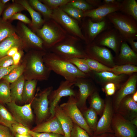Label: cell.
Segmentation results:
<instances>
[{
  "label": "cell",
  "mask_w": 137,
  "mask_h": 137,
  "mask_svg": "<svg viewBox=\"0 0 137 137\" xmlns=\"http://www.w3.org/2000/svg\"><path fill=\"white\" fill-rule=\"evenodd\" d=\"M44 60L50 71L63 77L66 80L75 81L78 79L87 78L89 76V74L81 72L67 59L60 56L52 55Z\"/></svg>",
  "instance_id": "obj_1"
},
{
  "label": "cell",
  "mask_w": 137,
  "mask_h": 137,
  "mask_svg": "<svg viewBox=\"0 0 137 137\" xmlns=\"http://www.w3.org/2000/svg\"><path fill=\"white\" fill-rule=\"evenodd\" d=\"M106 18L118 31L124 41L137 39V21L132 17L117 11Z\"/></svg>",
  "instance_id": "obj_2"
},
{
  "label": "cell",
  "mask_w": 137,
  "mask_h": 137,
  "mask_svg": "<svg viewBox=\"0 0 137 137\" xmlns=\"http://www.w3.org/2000/svg\"><path fill=\"white\" fill-rule=\"evenodd\" d=\"M53 90L52 87H48L34 97L31 104L35 114L38 125L48 119L50 116L48 96Z\"/></svg>",
  "instance_id": "obj_3"
},
{
  "label": "cell",
  "mask_w": 137,
  "mask_h": 137,
  "mask_svg": "<svg viewBox=\"0 0 137 137\" xmlns=\"http://www.w3.org/2000/svg\"><path fill=\"white\" fill-rule=\"evenodd\" d=\"M76 96H69L67 101L60 106L73 122L84 130L90 137L93 136V132L86 123L81 111L77 105Z\"/></svg>",
  "instance_id": "obj_4"
},
{
  "label": "cell",
  "mask_w": 137,
  "mask_h": 137,
  "mask_svg": "<svg viewBox=\"0 0 137 137\" xmlns=\"http://www.w3.org/2000/svg\"><path fill=\"white\" fill-rule=\"evenodd\" d=\"M124 41L118 30L114 27L103 31L95 39L93 42L96 44L106 46L112 49L117 55L121 44Z\"/></svg>",
  "instance_id": "obj_5"
},
{
  "label": "cell",
  "mask_w": 137,
  "mask_h": 137,
  "mask_svg": "<svg viewBox=\"0 0 137 137\" xmlns=\"http://www.w3.org/2000/svg\"><path fill=\"white\" fill-rule=\"evenodd\" d=\"M75 81L65 80L61 81L56 89L53 90L48 96L51 118L54 116V109L61 98L66 96H76L77 93L73 89Z\"/></svg>",
  "instance_id": "obj_6"
},
{
  "label": "cell",
  "mask_w": 137,
  "mask_h": 137,
  "mask_svg": "<svg viewBox=\"0 0 137 137\" xmlns=\"http://www.w3.org/2000/svg\"><path fill=\"white\" fill-rule=\"evenodd\" d=\"M32 100L23 106L18 105L13 101L6 104L16 121L29 128L34 120L31 108Z\"/></svg>",
  "instance_id": "obj_7"
},
{
  "label": "cell",
  "mask_w": 137,
  "mask_h": 137,
  "mask_svg": "<svg viewBox=\"0 0 137 137\" xmlns=\"http://www.w3.org/2000/svg\"><path fill=\"white\" fill-rule=\"evenodd\" d=\"M111 127L114 133L118 137H136L137 127L119 113L114 112Z\"/></svg>",
  "instance_id": "obj_8"
},
{
  "label": "cell",
  "mask_w": 137,
  "mask_h": 137,
  "mask_svg": "<svg viewBox=\"0 0 137 137\" xmlns=\"http://www.w3.org/2000/svg\"><path fill=\"white\" fill-rule=\"evenodd\" d=\"M86 51L88 58L96 60L108 67H113L115 66L112 54L105 47L98 45L93 41L90 43Z\"/></svg>",
  "instance_id": "obj_9"
},
{
  "label": "cell",
  "mask_w": 137,
  "mask_h": 137,
  "mask_svg": "<svg viewBox=\"0 0 137 137\" xmlns=\"http://www.w3.org/2000/svg\"><path fill=\"white\" fill-rule=\"evenodd\" d=\"M114 112L112 101L109 97L105 101V106L102 114L98 121L93 136L104 133H114L111 127L113 114Z\"/></svg>",
  "instance_id": "obj_10"
},
{
  "label": "cell",
  "mask_w": 137,
  "mask_h": 137,
  "mask_svg": "<svg viewBox=\"0 0 137 137\" xmlns=\"http://www.w3.org/2000/svg\"><path fill=\"white\" fill-rule=\"evenodd\" d=\"M112 27L111 24L107 18L97 22H93L90 18L86 24L84 39L87 43L90 44L101 32Z\"/></svg>",
  "instance_id": "obj_11"
},
{
  "label": "cell",
  "mask_w": 137,
  "mask_h": 137,
  "mask_svg": "<svg viewBox=\"0 0 137 137\" xmlns=\"http://www.w3.org/2000/svg\"><path fill=\"white\" fill-rule=\"evenodd\" d=\"M121 3L114 4H102L97 8L83 11L84 17L90 18L94 22L100 21L109 14L119 11Z\"/></svg>",
  "instance_id": "obj_12"
},
{
  "label": "cell",
  "mask_w": 137,
  "mask_h": 137,
  "mask_svg": "<svg viewBox=\"0 0 137 137\" xmlns=\"http://www.w3.org/2000/svg\"><path fill=\"white\" fill-rule=\"evenodd\" d=\"M87 78H80L75 81L74 85L79 88L77 96V105L81 111L87 108L86 101L88 97L95 91Z\"/></svg>",
  "instance_id": "obj_13"
},
{
  "label": "cell",
  "mask_w": 137,
  "mask_h": 137,
  "mask_svg": "<svg viewBox=\"0 0 137 137\" xmlns=\"http://www.w3.org/2000/svg\"><path fill=\"white\" fill-rule=\"evenodd\" d=\"M137 82L136 74L132 75L119 89L112 101L114 112L124 98L128 95L133 94L136 91Z\"/></svg>",
  "instance_id": "obj_14"
},
{
  "label": "cell",
  "mask_w": 137,
  "mask_h": 137,
  "mask_svg": "<svg viewBox=\"0 0 137 137\" xmlns=\"http://www.w3.org/2000/svg\"><path fill=\"white\" fill-rule=\"evenodd\" d=\"M132 95H128L124 98L114 112L129 121L137 117V103L133 100Z\"/></svg>",
  "instance_id": "obj_15"
},
{
  "label": "cell",
  "mask_w": 137,
  "mask_h": 137,
  "mask_svg": "<svg viewBox=\"0 0 137 137\" xmlns=\"http://www.w3.org/2000/svg\"><path fill=\"white\" fill-rule=\"evenodd\" d=\"M52 16L64 25L81 38L84 39V36L77 22L68 15L61 9L59 8L56 9L52 13Z\"/></svg>",
  "instance_id": "obj_16"
},
{
  "label": "cell",
  "mask_w": 137,
  "mask_h": 137,
  "mask_svg": "<svg viewBox=\"0 0 137 137\" xmlns=\"http://www.w3.org/2000/svg\"><path fill=\"white\" fill-rule=\"evenodd\" d=\"M43 62L41 57L37 55H32L30 60L29 68L38 79H46L50 71Z\"/></svg>",
  "instance_id": "obj_17"
},
{
  "label": "cell",
  "mask_w": 137,
  "mask_h": 137,
  "mask_svg": "<svg viewBox=\"0 0 137 137\" xmlns=\"http://www.w3.org/2000/svg\"><path fill=\"white\" fill-rule=\"evenodd\" d=\"M31 130L37 133H53L64 135L61 124L55 115L45 122L37 125Z\"/></svg>",
  "instance_id": "obj_18"
},
{
  "label": "cell",
  "mask_w": 137,
  "mask_h": 137,
  "mask_svg": "<svg viewBox=\"0 0 137 137\" xmlns=\"http://www.w3.org/2000/svg\"><path fill=\"white\" fill-rule=\"evenodd\" d=\"M55 49L56 50L62 55L61 57L67 59L75 57L83 58H88L86 53L73 45H60L57 46Z\"/></svg>",
  "instance_id": "obj_19"
},
{
  "label": "cell",
  "mask_w": 137,
  "mask_h": 137,
  "mask_svg": "<svg viewBox=\"0 0 137 137\" xmlns=\"http://www.w3.org/2000/svg\"><path fill=\"white\" fill-rule=\"evenodd\" d=\"M116 59L124 64L134 65L137 62V54L130 47L127 42L122 43Z\"/></svg>",
  "instance_id": "obj_20"
},
{
  "label": "cell",
  "mask_w": 137,
  "mask_h": 137,
  "mask_svg": "<svg viewBox=\"0 0 137 137\" xmlns=\"http://www.w3.org/2000/svg\"><path fill=\"white\" fill-rule=\"evenodd\" d=\"M54 115L59 121L64 133V137H71L73 122L60 106L57 105L54 109Z\"/></svg>",
  "instance_id": "obj_21"
},
{
  "label": "cell",
  "mask_w": 137,
  "mask_h": 137,
  "mask_svg": "<svg viewBox=\"0 0 137 137\" xmlns=\"http://www.w3.org/2000/svg\"><path fill=\"white\" fill-rule=\"evenodd\" d=\"M23 45L21 39L15 33L0 42V58L6 56L8 52L14 47H19Z\"/></svg>",
  "instance_id": "obj_22"
},
{
  "label": "cell",
  "mask_w": 137,
  "mask_h": 137,
  "mask_svg": "<svg viewBox=\"0 0 137 137\" xmlns=\"http://www.w3.org/2000/svg\"><path fill=\"white\" fill-rule=\"evenodd\" d=\"M95 74L98 80L102 83L106 84L108 83H113L118 87L125 76V74L117 75L111 72L108 71L95 72Z\"/></svg>",
  "instance_id": "obj_23"
},
{
  "label": "cell",
  "mask_w": 137,
  "mask_h": 137,
  "mask_svg": "<svg viewBox=\"0 0 137 137\" xmlns=\"http://www.w3.org/2000/svg\"><path fill=\"white\" fill-rule=\"evenodd\" d=\"M25 78L22 75L19 78L10 85L12 101L16 102H22V96Z\"/></svg>",
  "instance_id": "obj_24"
},
{
  "label": "cell",
  "mask_w": 137,
  "mask_h": 137,
  "mask_svg": "<svg viewBox=\"0 0 137 137\" xmlns=\"http://www.w3.org/2000/svg\"><path fill=\"white\" fill-rule=\"evenodd\" d=\"M37 80H30L25 82L23 89L22 102L26 104L30 102L34 97Z\"/></svg>",
  "instance_id": "obj_25"
},
{
  "label": "cell",
  "mask_w": 137,
  "mask_h": 137,
  "mask_svg": "<svg viewBox=\"0 0 137 137\" xmlns=\"http://www.w3.org/2000/svg\"><path fill=\"white\" fill-rule=\"evenodd\" d=\"M119 11L123 14L132 17L137 21V2L135 0L122 1Z\"/></svg>",
  "instance_id": "obj_26"
},
{
  "label": "cell",
  "mask_w": 137,
  "mask_h": 137,
  "mask_svg": "<svg viewBox=\"0 0 137 137\" xmlns=\"http://www.w3.org/2000/svg\"><path fill=\"white\" fill-rule=\"evenodd\" d=\"M90 107L94 110L101 117L103 112L105 101L100 96L95 90L88 98Z\"/></svg>",
  "instance_id": "obj_27"
},
{
  "label": "cell",
  "mask_w": 137,
  "mask_h": 137,
  "mask_svg": "<svg viewBox=\"0 0 137 137\" xmlns=\"http://www.w3.org/2000/svg\"><path fill=\"white\" fill-rule=\"evenodd\" d=\"M19 3L29 12L32 18L31 23L34 27L38 29L42 25L44 20L40 14L33 9L27 1L20 0L19 1Z\"/></svg>",
  "instance_id": "obj_28"
},
{
  "label": "cell",
  "mask_w": 137,
  "mask_h": 137,
  "mask_svg": "<svg viewBox=\"0 0 137 137\" xmlns=\"http://www.w3.org/2000/svg\"><path fill=\"white\" fill-rule=\"evenodd\" d=\"M80 111L86 123L94 133L98 121V115L94 110L90 107H87Z\"/></svg>",
  "instance_id": "obj_29"
},
{
  "label": "cell",
  "mask_w": 137,
  "mask_h": 137,
  "mask_svg": "<svg viewBox=\"0 0 137 137\" xmlns=\"http://www.w3.org/2000/svg\"><path fill=\"white\" fill-rule=\"evenodd\" d=\"M22 31L24 37L29 43L37 47L42 48V40L24 24L21 25Z\"/></svg>",
  "instance_id": "obj_30"
},
{
  "label": "cell",
  "mask_w": 137,
  "mask_h": 137,
  "mask_svg": "<svg viewBox=\"0 0 137 137\" xmlns=\"http://www.w3.org/2000/svg\"><path fill=\"white\" fill-rule=\"evenodd\" d=\"M17 123L11 113L3 104H0V124L8 127L12 131V125Z\"/></svg>",
  "instance_id": "obj_31"
},
{
  "label": "cell",
  "mask_w": 137,
  "mask_h": 137,
  "mask_svg": "<svg viewBox=\"0 0 137 137\" xmlns=\"http://www.w3.org/2000/svg\"><path fill=\"white\" fill-rule=\"evenodd\" d=\"M37 31L42 38L47 43L51 44L58 38V35L53 29L45 25L40 29H37Z\"/></svg>",
  "instance_id": "obj_32"
},
{
  "label": "cell",
  "mask_w": 137,
  "mask_h": 137,
  "mask_svg": "<svg viewBox=\"0 0 137 137\" xmlns=\"http://www.w3.org/2000/svg\"><path fill=\"white\" fill-rule=\"evenodd\" d=\"M11 101L10 85L4 81L0 83V104H6Z\"/></svg>",
  "instance_id": "obj_33"
},
{
  "label": "cell",
  "mask_w": 137,
  "mask_h": 137,
  "mask_svg": "<svg viewBox=\"0 0 137 137\" xmlns=\"http://www.w3.org/2000/svg\"><path fill=\"white\" fill-rule=\"evenodd\" d=\"M137 72V67L130 64L115 66L111 68V71L117 75L131 74Z\"/></svg>",
  "instance_id": "obj_34"
},
{
  "label": "cell",
  "mask_w": 137,
  "mask_h": 137,
  "mask_svg": "<svg viewBox=\"0 0 137 137\" xmlns=\"http://www.w3.org/2000/svg\"><path fill=\"white\" fill-rule=\"evenodd\" d=\"M15 33V30L11 24L0 18V42Z\"/></svg>",
  "instance_id": "obj_35"
},
{
  "label": "cell",
  "mask_w": 137,
  "mask_h": 137,
  "mask_svg": "<svg viewBox=\"0 0 137 137\" xmlns=\"http://www.w3.org/2000/svg\"><path fill=\"white\" fill-rule=\"evenodd\" d=\"M24 69V65H18L3 78L7 82L12 83L16 81L22 75Z\"/></svg>",
  "instance_id": "obj_36"
},
{
  "label": "cell",
  "mask_w": 137,
  "mask_h": 137,
  "mask_svg": "<svg viewBox=\"0 0 137 137\" xmlns=\"http://www.w3.org/2000/svg\"><path fill=\"white\" fill-rule=\"evenodd\" d=\"M85 59L91 71L96 72L111 71V68L108 67L96 60L89 58Z\"/></svg>",
  "instance_id": "obj_37"
},
{
  "label": "cell",
  "mask_w": 137,
  "mask_h": 137,
  "mask_svg": "<svg viewBox=\"0 0 137 137\" xmlns=\"http://www.w3.org/2000/svg\"><path fill=\"white\" fill-rule=\"evenodd\" d=\"M61 9L66 13L77 20H80L84 17L83 11L73 6L69 3L61 6Z\"/></svg>",
  "instance_id": "obj_38"
},
{
  "label": "cell",
  "mask_w": 137,
  "mask_h": 137,
  "mask_svg": "<svg viewBox=\"0 0 137 137\" xmlns=\"http://www.w3.org/2000/svg\"><path fill=\"white\" fill-rule=\"evenodd\" d=\"M29 4L45 16L50 17L52 16V10L48 7L37 0H30Z\"/></svg>",
  "instance_id": "obj_39"
},
{
  "label": "cell",
  "mask_w": 137,
  "mask_h": 137,
  "mask_svg": "<svg viewBox=\"0 0 137 137\" xmlns=\"http://www.w3.org/2000/svg\"><path fill=\"white\" fill-rule=\"evenodd\" d=\"M67 60L84 73L89 74L91 71L85 58L75 57Z\"/></svg>",
  "instance_id": "obj_40"
},
{
  "label": "cell",
  "mask_w": 137,
  "mask_h": 137,
  "mask_svg": "<svg viewBox=\"0 0 137 137\" xmlns=\"http://www.w3.org/2000/svg\"><path fill=\"white\" fill-rule=\"evenodd\" d=\"M25 8L19 4H14L8 7L4 11L3 20L7 21L14 14L24 10Z\"/></svg>",
  "instance_id": "obj_41"
},
{
  "label": "cell",
  "mask_w": 137,
  "mask_h": 137,
  "mask_svg": "<svg viewBox=\"0 0 137 137\" xmlns=\"http://www.w3.org/2000/svg\"><path fill=\"white\" fill-rule=\"evenodd\" d=\"M71 137H90L87 132L78 125L73 122L70 134Z\"/></svg>",
  "instance_id": "obj_42"
},
{
  "label": "cell",
  "mask_w": 137,
  "mask_h": 137,
  "mask_svg": "<svg viewBox=\"0 0 137 137\" xmlns=\"http://www.w3.org/2000/svg\"><path fill=\"white\" fill-rule=\"evenodd\" d=\"M71 5L83 11L95 8L83 0H77L69 3Z\"/></svg>",
  "instance_id": "obj_43"
},
{
  "label": "cell",
  "mask_w": 137,
  "mask_h": 137,
  "mask_svg": "<svg viewBox=\"0 0 137 137\" xmlns=\"http://www.w3.org/2000/svg\"><path fill=\"white\" fill-rule=\"evenodd\" d=\"M12 131L14 134H29L30 129L29 128L23 125L17 123L12 126Z\"/></svg>",
  "instance_id": "obj_44"
},
{
  "label": "cell",
  "mask_w": 137,
  "mask_h": 137,
  "mask_svg": "<svg viewBox=\"0 0 137 137\" xmlns=\"http://www.w3.org/2000/svg\"><path fill=\"white\" fill-rule=\"evenodd\" d=\"M43 1L49 6L54 7L61 6L71 1L69 0H45Z\"/></svg>",
  "instance_id": "obj_45"
},
{
  "label": "cell",
  "mask_w": 137,
  "mask_h": 137,
  "mask_svg": "<svg viewBox=\"0 0 137 137\" xmlns=\"http://www.w3.org/2000/svg\"><path fill=\"white\" fill-rule=\"evenodd\" d=\"M13 65L12 57L6 56L0 58V67H7Z\"/></svg>",
  "instance_id": "obj_46"
},
{
  "label": "cell",
  "mask_w": 137,
  "mask_h": 137,
  "mask_svg": "<svg viewBox=\"0 0 137 137\" xmlns=\"http://www.w3.org/2000/svg\"><path fill=\"white\" fill-rule=\"evenodd\" d=\"M29 133L33 137H64L63 135L53 133L35 132L31 130Z\"/></svg>",
  "instance_id": "obj_47"
},
{
  "label": "cell",
  "mask_w": 137,
  "mask_h": 137,
  "mask_svg": "<svg viewBox=\"0 0 137 137\" xmlns=\"http://www.w3.org/2000/svg\"><path fill=\"white\" fill-rule=\"evenodd\" d=\"M0 137H15L8 127L0 124Z\"/></svg>",
  "instance_id": "obj_48"
},
{
  "label": "cell",
  "mask_w": 137,
  "mask_h": 137,
  "mask_svg": "<svg viewBox=\"0 0 137 137\" xmlns=\"http://www.w3.org/2000/svg\"><path fill=\"white\" fill-rule=\"evenodd\" d=\"M11 20H18L24 23L30 24L31 23L30 20L25 15L18 13L13 15L10 19Z\"/></svg>",
  "instance_id": "obj_49"
},
{
  "label": "cell",
  "mask_w": 137,
  "mask_h": 137,
  "mask_svg": "<svg viewBox=\"0 0 137 137\" xmlns=\"http://www.w3.org/2000/svg\"><path fill=\"white\" fill-rule=\"evenodd\" d=\"M17 66L13 65L7 67H0V80Z\"/></svg>",
  "instance_id": "obj_50"
},
{
  "label": "cell",
  "mask_w": 137,
  "mask_h": 137,
  "mask_svg": "<svg viewBox=\"0 0 137 137\" xmlns=\"http://www.w3.org/2000/svg\"><path fill=\"white\" fill-rule=\"evenodd\" d=\"M21 52H18L12 57L13 62V65H18L21 57Z\"/></svg>",
  "instance_id": "obj_51"
},
{
  "label": "cell",
  "mask_w": 137,
  "mask_h": 137,
  "mask_svg": "<svg viewBox=\"0 0 137 137\" xmlns=\"http://www.w3.org/2000/svg\"><path fill=\"white\" fill-rule=\"evenodd\" d=\"M87 2L95 8H97L102 4L101 0H88Z\"/></svg>",
  "instance_id": "obj_52"
},
{
  "label": "cell",
  "mask_w": 137,
  "mask_h": 137,
  "mask_svg": "<svg viewBox=\"0 0 137 137\" xmlns=\"http://www.w3.org/2000/svg\"><path fill=\"white\" fill-rule=\"evenodd\" d=\"M19 48L17 47H14L12 48L8 52L6 55L12 57L19 51Z\"/></svg>",
  "instance_id": "obj_53"
},
{
  "label": "cell",
  "mask_w": 137,
  "mask_h": 137,
  "mask_svg": "<svg viewBox=\"0 0 137 137\" xmlns=\"http://www.w3.org/2000/svg\"><path fill=\"white\" fill-rule=\"evenodd\" d=\"M134 40H131L127 41L131 45L132 49L135 52H137V42L134 41Z\"/></svg>",
  "instance_id": "obj_54"
},
{
  "label": "cell",
  "mask_w": 137,
  "mask_h": 137,
  "mask_svg": "<svg viewBox=\"0 0 137 137\" xmlns=\"http://www.w3.org/2000/svg\"><path fill=\"white\" fill-rule=\"evenodd\" d=\"M92 137H118L114 133H104L100 135L93 136Z\"/></svg>",
  "instance_id": "obj_55"
},
{
  "label": "cell",
  "mask_w": 137,
  "mask_h": 137,
  "mask_svg": "<svg viewBox=\"0 0 137 137\" xmlns=\"http://www.w3.org/2000/svg\"><path fill=\"white\" fill-rule=\"evenodd\" d=\"M117 87L116 85L113 83H108L106 84L104 87V91H105L108 89L116 88Z\"/></svg>",
  "instance_id": "obj_56"
},
{
  "label": "cell",
  "mask_w": 137,
  "mask_h": 137,
  "mask_svg": "<svg viewBox=\"0 0 137 137\" xmlns=\"http://www.w3.org/2000/svg\"><path fill=\"white\" fill-rule=\"evenodd\" d=\"M121 1L119 0H104L102 1V3L106 4H114L120 3Z\"/></svg>",
  "instance_id": "obj_57"
},
{
  "label": "cell",
  "mask_w": 137,
  "mask_h": 137,
  "mask_svg": "<svg viewBox=\"0 0 137 137\" xmlns=\"http://www.w3.org/2000/svg\"><path fill=\"white\" fill-rule=\"evenodd\" d=\"M116 89V88L106 90L105 91L108 96H111L115 93Z\"/></svg>",
  "instance_id": "obj_58"
},
{
  "label": "cell",
  "mask_w": 137,
  "mask_h": 137,
  "mask_svg": "<svg viewBox=\"0 0 137 137\" xmlns=\"http://www.w3.org/2000/svg\"><path fill=\"white\" fill-rule=\"evenodd\" d=\"M15 137H33L30 134H14Z\"/></svg>",
  "instance_id": "obj_59"
},
{
  "label": "cell",
  "mask_w": 137,
  "mask_h": 137,
  "mask_svg": "<svg viewBox=\"0 0 137 137\" xmlns=\"http://www.w3.org/2000/svg\"><path fill=\"white\" fill-rule=\"evenodd\" d=\"M130 122L133 125L137 127V117H136L132 119Z\"/></svg>",
  "instance_id": "obj_60"
},
{
  "label": "cell",
  "mask_w": 137,
  "mask_h": 137,
  "mask_svg": "<svg viewBox=\"0 0 137 137\" xmlns=\"http://www.w3.org/2000/svg\"><path fill=\"white\" fill-rule=\"evenodd\" d=\"M132 98L133 100L137 102V91H136L132 95Z\"/></svg>",
  "instance_id": "obj_61"
},
{
  "label": "cell",
  "mask_w": 137,
  "mask_h": 137,
  "mask_svg": "<svg viewBox=\"0 0 137 137\" xmlns=\"http://www.w3.org/2000/svg\"><path fill=\"white\" fill-rule=\"evenodd\" d=\"M4 6L5 5L3 4L1 2V0H0V16L3 11Z\"/></svg>",
  "instance_id": "obj_62"
},
{
  "label": "cell",
  "mask_w": 137,
  "mask_h": 137,
  "mask_svg": "<svg viewBox=\"0 0 137 137\" xmlns=\"http://www.w3.org/2000/svg\"><path fill=\"white\" fill-rule=\"evenodd\" d=\"M10 1L9 0H1V2L4 5H5L6 3Z\"/></svg>",
  "instance_id": "obj_63"
}]
</instances>
